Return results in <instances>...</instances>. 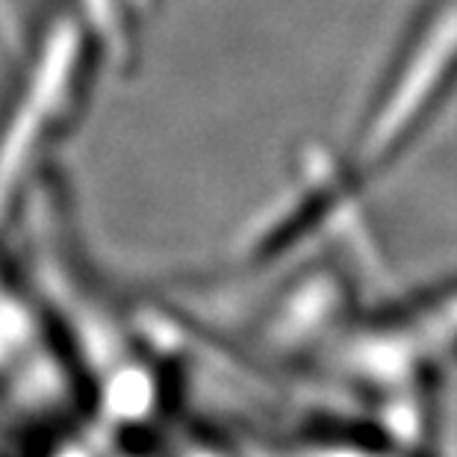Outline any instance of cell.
Returning a JSON list of instances; mask_svg holds the SVG:
<instances>
[{
	"mask_svg": "<svg viewBox=\"0 0 457 457\" xmlns=\"http://www.w3.org/2000/svg\"><path fill=\"white\" fill-rule=\"evenodd\" d=\"M71 56H74V36L71 33L56 36V42L51 45V54H47V62L42 68V83H36L30 98L24 101V112L18 115V121L12 124V130H9L6 142L0 145V201L12 189L18 171H21V165L27 162V151H30L36 142V130L42 133L47 115H51V106L60 104L68 71H71Z\"/></svg>",
	"mask_w": 457,
	"mask_h": 457,
	"instance_id": "cell-1",
	"label": "cell"
},
{
	"mask_svg": "<svg viewBox=\"0 0 457 457\" xmlns=\"http://www.w3.org/2000/svg\"><path fill=\"white\" fill-rule=\"evenodd\" d=\"M0 9H4V12H9V9H12V0H0Z\"/></svg>",
	"mask_w": 457,
	"mask_h": 457,
	"instance_id": "cell-2",
	"label": "cell"
}]
</instances>
